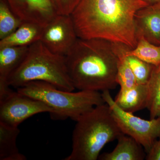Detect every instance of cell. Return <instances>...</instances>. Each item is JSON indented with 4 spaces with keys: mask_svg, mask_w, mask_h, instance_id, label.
<instances>
[{
    "mask_svg": "<svg viewBox=\"0 0 160 160\" xmlns=\"http://www.w3.org/2000/svg\"><path fill=\"white\" fill-rule=\"evenodd\" d=\"M114 100L119 107L129 113H134L147 108V85L138 84L129 89H120Z\"/></svg>",
    "mask_w": 160,
    "mask_h": 160,
    "instance_id": "obj_13",
    "label": "cell"
},
{
    "mask_svg": "<svg viewBox=\"0 0 160 160\" xmlns=\"http://www.w3.org/2000/svg\"><path fill=\"white\" fill-rule=\"evenodd\" d=\"M17 90L45 103L54 111L52 117L56 119L70 118L76 121L95 106L106 103L100 92L62 90L41 81L30 82Z\"/></svg>",
    "mask_w": 160,
    "mask_h": 160,
    "instance_id": "obj_5",
    "label": "cell"
},
{
    "mask_svg": "<svg viewBox=\"0 0 160 160\" xmlns=\"http://www.w3.org/2000/svg\"><path fill=\"white\" fill-rule=\"evenodd\" d=\"M137 36H142L152 44L160 46V3L138 10L134 17Z\"/></svg>",
    "mask_w": 160,
    "mask_h": 160,
    "instance_id": "obj_10",
    "label": "cell"
},
{
    "mask_svg": "<svg viewBox=\"0 0 160 160\" xmlns=\"http://www.w3.org/2000/svg\"><path fill=\"white\" fill-rule=\"evenodd\" d=\"M147 85L148 101L147 109L150 113V118L160 116V65L153 66Z\"/></svg>",
    "mask_w": 160,
    "mask_h": 160,
    "instance_id": "obj_18",
    "label": "cell"
},
{
    "mask_svg": "<svg viewBox=\"0 0 160 160\" xmlns=\"http://www.w3.org/2000/svg\"><path fill=\"white\" fill-rule=\"evenodd\" d=\"M126 55L134 56L153 65H160V46L152 44L142 36H137V45L133 49L128 48Z\"/></svg>",
    "mask_w": 160,
    "mask_h": 160,
    "instance_id": "obj_17",
    "label": "cell"
},
{
    "mask_svg": "<svg viewBox=\"0 0 160 160\" xmlns=\"http://www.w3.org/2000/svg\"><path fill=\"white\" fill-rule=\"evenodd\" d=\"M54 111L40 100L10 89L0 97V122L13 127L19 125L34 115Z\"/></svg>",
    "mask_w": 160,
    "mask_h": 160,
    "instance_id": "obj_7",
    "label": "cell"
},
{
    "mask_svg": "<svg viewBox=\"0 0 160 160\" xmlns=\"http://www.w3.org/2000/svg\"><path fill=\"white\" fill-rule=\"evenodd\" d=\"M148 6L143 0H80L71 16L78 38L102 39L133 49L135 15Z\"/></svg>",
    "mask_w": 160,
    "mask_h": 160,
    "instance_id": "obj_1",
    "label": "cell"
},
{
    "mask_svg": "<svg viewBox=\"0 0 160 160\" xmlns=\"http://www.w3.org/2000/svg\"><path fill=\"white\" fill-rule=\"evenodd\" d=\"M29 46L0 47V96L10 89L7 83L9 76L22 62Z\"/></svg>",
    "mask_w": 160,
    "mask_h": 160,
    "instance_id": "obj_11",
    "label": "cell"
},
{
    "mask_svg": "<svg viewBox=\"0 0 160 160\" xmlns=\"http://www.w3.org/2000/svg\"><path fill=\"white\" fill-rule=\"evenodd\" d=\"M71 153L65 160H96L106 144L122 134L106 103L95 106L76 121Z\"/></svg>",
    "mask_w": 160,
    "mask_h": 160,
    "instance_id": "obj_3",
    "label": "cell"
},
{
    "mask_svg": "<svg viewBox=\"0 0 160 160\" xmlns=\"http://www.w3.org/2000/svg\"><path fill=\"white\" fill-rule=\"evenodd\" d=\"M58 14L70 15L80 0H52Z\"/></svg>",
    "mask_w": 160,
    "mask_h": 160,
    "instance_id": "obj_21",
    "label": "cell"
},
{
    "mask_svg": "<svg viewBox=\"0 0 160 160\" xmlns=\"http://www.w3.org/2000/svg\"><path fill=\"white\" fill-rule=\"evenodd\" d=\"M78 39L71 15L58 14L44 26L40 41L52 52L65 56Z\"/></svg>",
    "mask_w": 160,
    "mask_h": 160,
    "instance_id": "obj_8",
    "label": "cell"
},
{
    "mask_svg": "<svg viewBox=\"0 0 160 160\" xmlns=\"http://www.w3.org/2000/svg\"><path fill=\"white\" fill-rule=\"evenodd\" d=\"M41 81L62 90H75L66 66L65 57L49 50L41 41L29 46L22 62L9 76V86L20 88L30 82Z\"/></svg>",
    "mask_w": 160,
    "mask_h": 160,
    "instance_id": "obj_4",
    "label": "cell"
},
{
    "mask_svg": "<svg viewBox=\"0 0 160 160\" xmlns=\"http://www.w3.org/2000/svg\"><path fill=\"white\" fill-rule=\"evenodd\" d=\"M112 45L118 58L117 82L120 89L132 88L138 83L126 59V51L129 47L121 43H112Z\"/></svg>",
    "mask_w": 160,
    "mask_h": 160,
    "instance_id": "obj_16",
    "label": "cell"
},
{
    "mask_svg": "<svg viewBox=\"0 0 160 160\" xmlns=\"http://www.w3.org/2000/svg\"><path fill=\"white\" fill-rule=\"evenodd\" d=\"M20 131L0 122V160H26V157L20 152L17 139Z\"/></svg>",
    "mask_w": 160,
    "mask_h": 160,
    "instance_id": "obj_15",
    "label": "cell"
},
{
    "mask_svg": "<svg viewBox=\"0 0 160 160\" xmlns=\"http://www.w3.org/2000/svg\"><path fill=\"white\" fill-rule=\"evenodd\" d=\"M102 94L105 103L111 109L121 131L141 144L147 153L160 137V116L150 120L138 117L119 107L112 97L109 90L102 92Z\"/></svg>",
    "mask_w": 160,
    "mask_h": 160,
    "instance_id": "obj_6",
    "label": "cell"
},
{
    "mask_svg": "<svg viewBox=\"0 0 160 160\" xmlns=\"http://www.w3.org/2000/svg\"><path fill=\"white\" fill-rule=\"evenodd\" d=\"M23 22L12 10L5 0H0V40L14 32Z\"/></svg>",
    "mask_w": 160,
    "mask_h": 160,
    "instance_id": "obj_19",
    "label": "cell"
},
{
    "mask_svg": "<svg viewBox=\"0 0 160 160\" xmlns=\"http://www.w3.org/2000/svg\"><path fill=\"white\" fill-rule=\"evenodd\" d=\"M44 27L38 23L24 21L14 32L0 40V47L31 46L41 40Z\"/></svg>",
    "mask_w": 160,
    "mask_h": 160,
    "instance_id": "obj_14",
    "label": "cell"
},
{
    "mask_svg": "<svg viewBox=\"0 0 160 160\" xmlns=\"http://www.w3.org/2000/svg\"><path fill=\"white\" fill-rule=\"evenodd\" d=\"M65 57L76 89L103 92L118 86V58L112 42L102 39L78 38Z\"/></svg>",
    "mask_w": 160,
    "mask_h": 160,
    "instance_id": "obj_2",
    "label": "cell"
},
{
    "mask_svg": "<svg viewBox=\"0 0 160 160\" xmlns=\"http://www.w3.org/2000/svg\"><path fill=\"white\" fill-rule=\"evenodd\" d=\"M146 160H160V137L146 153Z\"/></svg>",
    "mask_w": 160,
    "mask_h": 160,
    "instance_id": "obj_22",
    "label": "cell"
},
{
    "mask_svg": "<svg viewBox=\"0 0 160 160\" xmlns=\"http://www.w3.org/2000/svg\"><path fill=\"white\" fill-rule=\"evenodd\" d=\"M118 144L112 151L100 155L101 160H143L146 152L134 139L122 133L118 138Z\"/></svg>",
    "mask_w": 160,
    "mask_h": 160,
    "instance_id": "obj_12",
    "label": "cell"
},
{
    "mask_svg": "<svg viewBox=\"0 0 160 160\" xmlns=\"http://www.w3.org/2000/svg\"><path fill=\"white\" fill-rule=\"evenodd\" d=\"M126 57L138 84H147L151 76L153 65L144 62L134 56L126 55Z\"/></svg>",
    "mask_w": 160,
    "mask_h": 160,
    "instance_id": "obj_20",
    "label": "cell"
},
{
    "mask_svg": "<svg viewBox=\"0 0 160 160\" xmlns=\"http://www.w3.org/2000/svg\"><path fill=\"white\" fill-rule=\"evenodd\" d=\"M144 2H146L149 5H154L160 3V0H143Z\"/></svg>",
    "mask_w": 160,
    "mask_h": 160,
    "instance_id": "obj_23",
    "label": "cell"
},
{
    "mask_svg": "<svg viewBox=\"0 0 160 160\" xmlns=\"http://www.w3.org/2000/svg\"><path fill=\"white\" fill-rule=\"evenodd\" d=\"M22 21L45 26L57 15L52 0H5Z\"/></svg>",
    "mask_w": 160,
    "mask_h": 160,
    "instance_id": "obj_9",
    "label": "cell"
}]
</instances>
